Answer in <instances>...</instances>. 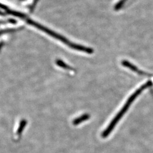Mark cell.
I'll return each instance as SVG.
<instances>
[{
    "mask_svg": "<svg viewBox=\"0 0 153 153\" xmlns=\"http://www.w3.org/2000/svg\"><path fill=\"white\" fill-rule=\"evenodd\" d=\"M152 85H153V83L152 82V81H149L148 82L145 83L143 85L141 86L138 89H137L133 94L130 96V97L128 99L127 102H126L125 105L122 108L121 111L118 113L117 115L116 116V117L113 119V120L109 124V126L107 128V129L103 132V133L102 134L103 137L105 138L110 134V133L112 131V130L114 129L115 127L118 124L119 120L122 118V117L124 116V115L125 114V113L128 111V109H129L131 104L136 99V98L141 93L142 91H143L146 88L152 86Z\"/></svg>",
    "mask_w": 153,
    "mask_h": 153,
    "instance_id": "obj_1",
    "label": "cell"
},
{
    "mask_svg": "<svg viewBox=\"0 0 153 153\" xmlns=\"http://www.w3.org/2000/svg\"><path fill=\"white\" fill-rule=\"evenodd\" d=\"M56 64L59 65V66H60V67H61L62 68H64V69H69V70H72L73 69L69 65L66 64L65 62H64L61 60H57Z\"/></svg>",
    "mask_w": 153,
    "mask_h": 153,
    "instance_id": "obj_3",
    "label": "cell"
},
{
    "mask_svg": "<svg viewBox=\"0 0 153 153\" xmlns=\"http://www.w3.org/2000/svg\"><path fill=\"white\" fill-rule=\"evenodd\" d=\"M5 13H3V12H0V15H5Z\"/></svg>",
    "mask_w": 153,
    "mask_h": 153,
    "instance_id": "obj_5",
    "label": "cell"
},
{
    "mask_svg": "<svg viewBox=\"0 0 153 153\" xmlns=\"http://www.w3.org/2000/svg\"><path fill=\"white\" fill-rule=\"evenodd\" d=\"M90 118V116L89 115H82V116L81 117H79V118H77L76 119H75L73 122V124L74 125H78L79 124L82 123L83 121L87 120V119H89Z\"/></svg>",
    "mask_w": 153,
    "mask_h": 153,
    "instance_id": "obj_2",
    "label": "cell"
},
{
    "mask_svg": "<svg viewBox=\"0 0 153 153\" xmlns=\"http://www.w3.org/2000/svg\"><path fill=\"white\" fill-rule=\"evenodd\" d=\"M0 8L2 9L3 10H5V11H6L7 10L9 9L6 6H5V5H3V4H2V3H0Z\"/></svg>",
    "mask_w": 153,
    "mask_h": 153,
    "instance_id": "obj_4",
    "label": "cell"
}]
</instances>
